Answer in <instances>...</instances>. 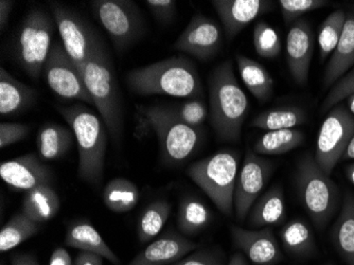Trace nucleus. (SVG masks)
<instances>
[{
    "label": "nucleus",
    "mask_w": 354,
    "mask_h": 265,
    "mask_svg": "<svg viewBox=\"0 0 354 265\" xmlns=\"http://www.w3.org/2000/svg\"><path fill=\"white\" fill-rule=\"evenodd\" d=\"M131 91L141 95L198 99L203 84L196 64L184 55L169 57L133 69L127 75Z\"/></svg>",
    "instance_id": "nucleus-1"
},
{
    "label": "nucleus",
    "mask_w": 354,
    "mask_h": 265,
    "mask_svg": "<svg viewBox=\"0 0 354 265\" xmlns=\"http://www.w3.org/2000/svg\"><path fill=\"white\" fill-rule=\"evenodd\" d=\"M151 131L156 134L159 154L167 165L186 163L202 145L201 129L183 122L170 107H137V131L143 136Z\"/></svg>",
    "instance_id": "nucleus-2"
},
{
    "label": "nucleus",
    "mask_w": 354,
    "mask_h": 265,
    "mask_svg": "<svg viewBox=\"0 0 354 265\" xmlns=\"http://www.w3.org/2000/svg\"><path fill=\"white\" fill-rule=\"evenodd\" d=\"M210 122L220 140L238 143L248 111V99L232 61L216 66L209 77Z\"/></svg>",
    "instance_id": "nucleus-3"
},
{
    "label": "nucleus",
    "mask_w": 354,
    "mask_h": 265,
    "mask_svg": "<svg viewBox=\"0 0 354 265\" xmlns=\"http://www.w3.org/2000/svg\"><path fill=\"white\" fill-rule=\"evenodd\" d=\"M81 73L109 136L113 140H120L123 131L122 99L114 66L103 43L87 60Z\"/></svg>",
    "instance_id": "nucleus-4"
},
{
    "label": "nucleus",
    "mask_w": 354,
    "mask_h": 265,
    "mask_svg": "<svg viewBox=\"0 0 354 265\" xmlns=\"http://www.w3.org/2000/svg\"><path fill=\"white\" fill-rule=\"evenodd\" d=\"M77 139L80 179L93 186L100 184L104 172L107 129L102 119L82 105L59 107Z\"/></svg>",
    "instance_id": "nucleus-5"
},
{
    "label": "nucleus",
    "mask_w": 354,
    "mask_h": 265,
    "mask_svg": "<svg viewBox=\"0 0 354 265\" xmlns=\"http://www.w3.org/2000/svg\"><path fill=\"white\" fill-rule=\"evenodd\" d=\"M240 156L234 151H220L189 165L187 174L212 201L223 214H234V197Z\"/></svg>",
    "instance_id": "nucleus-6"
},
{
    "label": "nucleus",
    "mask_w": 354,
    "mask_h": 265,
    "mask_svg": "<svg viewBox=\"0 0 354 265\" xmlns=\"http://www.w3.org/2000/svg\"><path fill=\"white\" fill-rule=\"evenodd\" d=\"M296 181L304 209L316 228L323 230L339 208V187L309 153L298 163Z\"/></svg>",
    "instance_id": "nucleus-7"
},
{
    "label": "nucleus",
    "mask_w": 354,
    "mask_h": 265,
    "mask_svg": "<svg viewBox=\"0 0 354 265\" xmlns=\"http://www.w3.org/2000/svg\"><path fill=\"white\" fill-rule=\"evenodd\" d=\"M55 19L43 10H32L26 16L14 44V55L21 68L37 80L53 48Z\"/></svg>",
    "instance_id": "nucleus-8"
},
{
    "label": "nucleus",
    "mask_w": 354,
    "mask_h": 265,
    "mask_svg": "<svg viewBox=\"0 0 354 265\" xmlns=\"http://www.w3.org/2000/svg\"><path fill=\"white\" fill-rule=\"evenodd\" d=\"M91 6L117 51H125L142 37V16L133 1L93 0Z\"/></svg>",
    "instance_id": "nucleus-9"
},
{
    "label": "nucleus",
    "mask_w": 354,
    "mask_h": 265,
    "mask_svg": "<svg viewBox=\"0 0 354 265\" xmlns=\"http://www.w3.org/2000/svg\"><path fill=\"white\" fill-rule=\"evenodd\" d=\"M353 134L354 115L346 105H336L328 113L316 141L314 158L326 174L330 176L342 161Z\"/></svg>",
    "instance_id": "nucleus-10"
},
{
    "label": "nucleus",
    "mask_w": 354,
    "mask_h": 265,
    "mask_svg": "<svg viewBox=\"0 0 354 265\" xmlns=\"http://www.w3.org/2000/svg\"><path fill=\"white\" fill-rule=\"evenodd\" d=\"M50 8L62 45L81 71L87 60L102 42L93 28L75 12L59 3H50Z\"/></svg>",
    "instance_id": "nucleus-11"
},
{
    "label": "nucleus",
    "mask_w": 354,
    "mask_h": 265,
    "mask_svg": "<svg viewBox=\"0 0 354 265\" xmlns=\"http://www.w3.org/2000/svg\"><path fill=\"white\" fill-rule=\"evenodd\" d=\"M48 86L55 95L68 99L79 100L93 105V99L87 91L82 73L73 60L67 55L59 42L53 43L50 53L44 66Z\"/></svg>",
    "instance_id": "nucleus-12"
},
{
    "label": "nucleus",
    "mask_w": 354,
    "mask_h": 265,
    "mask_svg": "<svg viewBox=\"0 0 354 265\" xmlns=\"http://www.w3.org/2000/svg\"><path fill=\"white\" fill-rule=\"evenodd\" d=\"M272 172L270 161L256 154L252 149L246 150L234 189V210L238 221L242 222L248 218L250 208L268 184Z\"/></svg>",
    "instance_id": "nucleus-13"
},
{
    "label": "nucleus",
    "mask_w": 354,
    "mask_h": 265,
    "mask_svg": "<svg viewBox=\"0 0 354 265\" xmlns=\"http://www.w3.org/2000/svg\"><path fill=\"white\" fill-rule=\"evenodd\" d=\"M222 43L220 26L214 19L203 14H196L176 39L173 48L200 61H209L220 51Z\"/></svg>",
    "instance_id": "nucleus-14"
},
{
    "label": "nucleus",
    "mask_w": 354,
    "mask_h": 265,
    "mask_svg": "<svg viewBox=\"0 0 354 265\" xmlns=\"http://www.w3.org/2000/svg\"><path fill=\"white\" fill-rule=\"evenodd\" d=\"M315 35L307 19H300L290 27L286 37V61L297 84L304 86L309 80Z\"/></svg>",
    "instance_id": "nucleus-15"
},
{
    "label": "nucleus",
    "mask_w": 354,
    "mask_h": 265,
    "mask_svg": "<svg viewBox=\"0 0 354 265\" xmlns=\"http://www.w3.org/2000/svg\"><path fill=\"white\" fill-rule=\"evenodd\" d=\"M234 246L256 265H275L282 260L281 250L270 227L248 230L239 226L230 229Z\"/></svg>",
    "instance_id": "nucleus-16"
},
{
    "label": "nucleus",
    "mask_w": 354,
    "mask_h": 265,
    "mask_svg": "<svg viewBox=\"0 0 354 265\" xmlns=\"http://www.w3.org/2000/svg\"><path fill=\"white\" fill-rule=\"evenodd\" d=\"M198 247V243L189 240L180 232L169 229L152 241L127 265H172Z\"/></svg>",
    "instance_id": "nucleus-17"
},
{
    "label": "nucleus",
    "mask_w": 354,
    "mask_h": 265,
    "mask_svg": "<svg viewBox=\"0 0 354 265\" xmlns=\"http://www.w3.org/2000/svg\"><path fill=\"white\" fill-rule=\"evenodd\" d=\"M0 176L15 190L27 191L51 184L53 173L35 154H26L0 165Z\"/></svg>",
    "instance_id": "nucleus-18"
},
{
    "label": "nucleus",
    "mask_w": 354,
    "mask_h": 265,
    "mask_svg": "<svg viewBox=\"0 0 354 265\" xmlns=\"http://www.w3.org/2000/svg\"><path fill=\"white\" fill-rule=\"evenodd\" d=\"M212 3L228 39H234L246 26L275 8L268 0H212Z\"/></svg>",
    "instance_id": "nucleus-19"
},
{
    "label": "nucleus",
    "mask_w": 354,
    "mask_h": 265,
    "mask_svg": "<svg viewBox=\"0 0 354 265\" xmlns=\"http://www.w3.org/2000/svg\"><path fill=\"white\" fill-rule=\"evenodd\" d=\"M354 66V13L347 14L343 33L326 67L324 87L331 89Z\"/></svg>",
    "instance_id": "nucleus-20"
},
{
    "label": "nucleus",
    "mask_w": 354,
    "mask_h": 265,
    "mask_svg": "<svg viewBox=\"0 0 354 265\" xmlns=\"http://www.w3.org/2000/svg\"><path fill=\"white\" fill-rule=\"evenodd\" d=\"M286 219V201L281 187L274 186L254 202L248 215L252 228L262 229L279 225Z\"/></svg>",
    "instance_id": "nucleus-21"
},
{
    "label": "nucleus",
    "mask_w": 354,
    "mask_h": 265,
    "mask_svg": "<svg viewBox=\"0 0 354 265\" xmlns=\"http://www.w3.org/2000/svg\"><path fill=\"white\" fill-rule=\"evenodd\" d=\"M37 93L33 87L14 79L6 69H0V113L19 115L35 104Z\"/></svg>",
    "instance_id": "nucleus-22"
},
{
    "label": "nucleus",
    "mask_w": 354,
    "mask_h": 265,
    "mask_svg": "<svg viewBox=\"0 0 354 265\" xmlns=\"http://www.w3.org/2000/svg\"><path fill=\"white\" fill-rule=\"evenodd\" d=\"M65 244L81 252L99 255L114 264L120 263L118 257L109 248L98 230L86 221H77L69 225L65 236Z\"/></svg>",
    "instance_id": "nucleus-23"
},
{
    "label": "nucleus",
    "mask_w": 354,
    "mask_h": 265,
    "mask_svg": "<svg viewBox=\"0 0 354 265\" xmlns=\"http://www.w3.org/2000/svg\"><path fill=\"white\" fill-rule=\"evenodd\" d=\"M331 240L336 252L348 265H354V194L344 197L339 218L331 230Z\"/></svg>",
    "instance_id": "nucleus-24"
},
{
    "label": "nucleus",
    "mask_w": 354,
    "mask_h": 265,
    "mask_svg": "<svg viewBox=\"0 0 354 265\" xmlns=\"http://www.w3.org/2000/svg\"><path fill=\"white\" fill-rule=\"evenodd\" d=\"M59 208V195L51 184L41 185L27 191L21 203V211L39 224L55 218Z\"/></svg>",
    "instance_id": "nucleus-25"
},
{
    "label": "nucleus",
    "mask_w": 354,
    "mask_h": 265,
    "mask_svg": "<svg viewBox=\"0 0 354 265\" xmlns=\"http://www.w3.org/2000/svg\"><path fill=\"white\" fill-rule=\"evenodd\" d=\"M236 60L246 89L260 102L270 100L274 93V80L266 67L243 55H236Z\"/></svg>",
    "instance_id": "nucleus-26"
},
{
    "label": "nucleus",
    "mask_w": 354,
    "mask_h": 265,
    "mask_svg": "<svg viewBox=\"0 0 354 265\" xmlns=\"http://www.w3.org/2000/svg\"><path fill=\"white\" fill-rule=\"evenodd\" d=\"M73 145L71 129L57 123H46L37 133V145L44 161H55L66 154Z\"/></svg>",
    "instance_id": "nucleus-27"
},
{
    "label": "nucleus",
    "mask_w": 354,
    "mask_h": 265,
    "mask_svg": "<svg viewBox=\"0 0 354 265\" xmlns=\"http://www.w3.org/2000/svg\"><path fill=\"white\" fill-rule=\"evenodd\" d=\"M212 211L196 197H185L177 213V228L184 236H196L212 221Z\"/></svg>",
    "instance_id": "nucleus-28"
},
{
    "label": "nucleus",
    "mask_w": 354,
    "mask_h": 265,
    "mask_svg": "<svg viewBox=\"0 0 354 265\" xmlns=\"http://www.w3.org/2000/svg\"><path fill=\"white\" fill-rule=\"evenodd\" d=\"M304 133L299 129L266 131L256 141L252 151L260 156L281 155L297 149L304 143Z\"/></svg>",
    "instance_id": "nucleus-29"
},
{
    "label": "nucleus",
    "mask_w": 354,
    "mask_h": 265,
    "mask_svg": "<svg viewBox=\"0 0 354 265\" xmlns=\"http://www.w3.org/2000/svg\"><path fill=\"white\" fill-rule=\"evenodd\" d=\"M280 239L284 250L297 257H309L316 253L315 239L307 223L293 220L286 223L280 230Z\"/></svg>",
    "instance_id": "nucleus-30"
},
{
    "label": "nucleus",
    "mask_w": 354,
    "mask_h": 265,
    "mask_svg": "<svg viewBox=\"0 0 354 265\" xmlns=\"http://www.w3.org/2000/svg\"><path fill=\"white\" fill-rule=\"evenodd\" d=\"M307 121V113L301 107H280L268 109L257 116L250 127H258L263 131H280L296 129L298 125Z\"/></svg>",
    "instance_id": "nucleus-31"
},
{
    "label": "nucleus",
    "mask_w": 354,
    "mask_h": 265,
    "mask_svg": "<svg viewBox=\"0 0 354 265\" xmlns=\"http://www.w3.org/2000/svg\"><path fill=\"white\" fill-rule=\"evenodd\" d=\"M139 197V189L127 179H111L103 190L105 206L117 213L132 210L138 204Z\"/></svg>",
    "instance_id": "nucleus-32"
},
{
    "label": "nucleus",
    "mask_w": 354,
    "mask_h": 265,
    "mask_svg": "<svg viewBox=\"0 0 354 265\" xmlns=\"http://www.w3.org/2000/svg\"><path fill=\"white\" fill-rule=\"evenodd\" d=\"M172 206L166 200H156L149 204L141 212L138 220L137 234L140 243L151 242L162 232L171 214Z\"/></svg>",
    "instance_id": "nucleus-33"
},
{
    "label": "nucleus",
    "mask_w": 354,
    "mask_h": 265,
    "mask_svg": "<svg viewBox=\"0 0 354 265\" xmlns=\"http://www.w3.org/2000/svg\"><path fill=\"white\" fill-rule=\"evenodd\" d=\"M39 223L32 220L23 211L16 213L0 231V252H9L35 236L39 232Z\"/></svg>",
    "instance_id": "nucleus-34"
},
{
    "label": "nucleus",
    "mask_w": 354,
    "mask_h": 265,
    "mask_svg": "<svg viewBox=\"0 0 354 265\" xmlns=\"http://www.w3.org/2000/svg\"><path fill=\"white\" fill-rule=\"evenodd\" d=\"M346 19L347 13L344 10H336L320 25L317 37L320 61L325 62L333 53L343 33Z\"/></svg>",
    "instance_id": "nucleus-35"
},
{
    "label": "nucleus",
    "mask_w": 354,
    "mask_h": 265,
    "mask_svg": "<svg viewBox=\"0 0 354 265\" xmlns=\"http://www.w3.org/2000/svg\"><path fill=\"white\" fill-rule=\"evenodd\" d=\"M254 51L264 59H274L281 51V41L279 35L272 26L266 21H258L254 29Z\"/></svg>",
    "instance_id": "nucleus-36"
},
{
    "label": "nucleus",
    "mask_w": 354,
    "mask_h": 265,
    "mask_svg": "<svg viewBox=\"0 0 354 265\" xmlns=\"http://www.w3.org/2000/svg\"><path fill=\"white\" fill-rule=\"evenodd\" d=\"M170 107L173 113L176 115L177 118L188 125L189 127H196V129H200L208 117V109H207L206 103L201 100L200 98L191 99L186 102Z\"/></svg>",
    "instance_id": "nucleus-37"
},
{
    "label": "nucleus",
    "mask_w": 354,
    "mask_h": 265,
    "mask_svg": "<svg viewBox=\"0 0 354 265\" xmlns=\"http://www.w3.org/2000/svg\"><path fill=\"white\" fill-rule=\"evenodd\" d=\"M282 16L286 25L291 27L301 16L329 5L325 0H280Z\"/></svg>",
    "instance_id": "nucleus-38"
},
{
    "label": "nucleus",
    "mask_w": 354,
    "mask_h": 265,
    "mask_svg": "<svg viewBox=\"0 0 354 265\" xmlns=\"http://www.w3.org/2000/svg\"><path fill=\"white\" fill-rule=\"evenodd\" d=\"M354 93V66L351 71L344 75L335 84L331 87L327 97L324 100L320 109V113H329L334 107L341 104L342 101L346 100Z\"/></svg>",
    "instance_id": "nucleus-39"
},
{
    "label": "nucleus",
    "mask_w": 354,
    "mask_h": 265,
    "mask_svg": "<svg viewBox=\"0 0 354 265\" xmlns=\"http://www.w3.org/2000/svg\"><path fill=\"white\" fill-rule=\"evenodd\" d=\"M30 127L21 123L1 122L0 125V147L5 149L13 143L23 140L29 134Z\"/></svg>",
    "instance_id": "nucleus-40"
},
{
    "label": "nucleus",
    "mask_w": 354,
    "mask_h": 265,
    "mask_svg": "<svg viewBox=\"0 0 354 265\" xmlns=\"http://www.w3.org/2000/svg\"><path fill=\"white\" fill-rule=\"evenodd\" d=\"M172 265H224L222 257L210 250H196Z\"/></svg>",
    "instance_id": "nucleus-41"
},
{
    "label": "nucleus",
    "mask_w": 354,
    "mask_h": 265,
    "mask_svg": "<svg viewBox=\"0 0 354 265\" xmlns=\"http://www.w3.org/2000/svg\"><path fill=\"white\" fill-rule=\"evenodd\" d=\"M146 3L157 21L168 24L174 19L177 7L174 0H147Z\"/></svg>",
    "instance_id": "nucleus-42"
},
{
    "label": "nucleus",
    "mask_w": 354,
    "mask_h": 265,
    "mask_svg": "<svg viewBox=\"0 0 354 265\" xmlns=\"http://www.w3.org/2000/svg\"><path fill=\"white\" fill-rule=\"evenodd\" d=\"M103 257L93 253L81 252L75 258L73 265H102Z\"/></svg>",
    "instance_id": "nucleus-43"
},
{
    "label": "nucleus",
    "mask_w": 354,
    "mask_h": 265,
    "mask_svg": "<svg viewBox=\"0 0 354 265\" xmlns=\"http://www.w3.org/2000/svg\"><path fill=\"white\" fill-rule=\"evenodd\" d=\"M49 265H73L71 257L65 248H55L51 255L50 264Z\"/></svg>",
    "instance_id": "nucleus-44"
},
{
    "label": "nucleus",
    "mask_w": 354,
    "mask_h": 265,
    "mask_svg": "<svg viewBox=\"0 0 354 265\" xmlns=\"http://www.w3.org/2000/svg\"><path fill=\"white\" fill-rule=\"evenodd\" d=\"M13 7V1H9V0H7V1L1 0L0 1V28H1V30L5 29Z\"/></svg>",
    "instance_id": "nucleus-45"
},
{
    "label": "nucleus",
    "mask_w": 354,
    "mask_h": 265,
    "mask_svg": "<svg viewBox=\"0 0 354 265\" xmlns=\"http://www.w3.org/2000/svg\"><path fill=\"white\" fill-rule=\"evenodd\" d=\"M11 265H39V262L32 255L17 254L12 257Z\"/></svg>",
    "instance_id": "nucleus-46"
},
{
    "label": "nucleus",
    "mask_w": 354,
    "mask_h": 265,
    "mask_svg": "<svg viewBox=\"0 0 354 265\" xmlns=\"http://www.w3.org/2000/svg\"><path fill=\"white\" fill-rule=\"evenodd\" d=\"M227 265H250L248 264V260L242 253H236V254L232 255L230 258V262Z\"/></svg>",
    "instance_id": "nucleus-47"
},
{
    "label": "nucleus",
    "mask_w": 354,
    "mask_h": 265,
    "mask_svg": "<svg viewBox=\"0 0 354 265\" xmlns=\"http://www.w3.org/2000/svg\"><path fill=\"white\" fill-rule=\"evenodd\" d=\"M349 159H354V134L341 161H349Z\"/></svg>",
    "instance_id": "nucleus-48"
},
{
    "label": "nucleus",
    "mask_w": 354,
    "mask_h": 265,
    "mask_svg": "<svg viewBox=\"0 0 354 265\" xmlns=\"http://www.w3.org/2000/svg\"><path fill=\"white\" fill-rule=\"evenodd\" d=\"M346 174H347L348 179H350L352 184L354 185V163H350L347 168H346Z\"/></svg>",
    "instance_id": "nucleus-49"
},
{
    "label": "nucleus",
    "mask_w": 354,
    "mask_h": 265,
    "mask_svg": "<svg viewBox=\"0 0 354 265\" xmlns=\"http://www.w3.org/2000/svg\"><path fill=\"white\" fill-rule=\"evenodd\" d=\"M347 107L349 109L350 113L354 115V93L350 95L347 99Z\"/></svg>",
    "instance_id": "nucleus-50"
},
{
    "label": "nucleus",
    "mask_w": 354,
    "mask_h": 265,
    "mask_svg": "<svg viewBox=\"0 0 354 265\" xmlns=\"http://www.w3.org/2000/svg\"><path fill=\"white\" fill-rule=\"evenodd\" d=\"M350 9H351V11L354 13V3H352V5L350 6Z\"/></svg>",
    "instance_id": "nucleus-51"
},
{
    "label": "nucleus",
    "mask_w": 354,
    "mask_h": 265,
    "mask_svg": "<svg viewBox=\"0 0 354 265\" xmlns=\"http://www.w3.org/2000/svg\"><path fill=\"white\" fill-rule=\"evenodd\" d=\"M328 265H331V264H328Z\"/></svg>",
    "instance_id": "nucleus-52"
}]
</instances>
